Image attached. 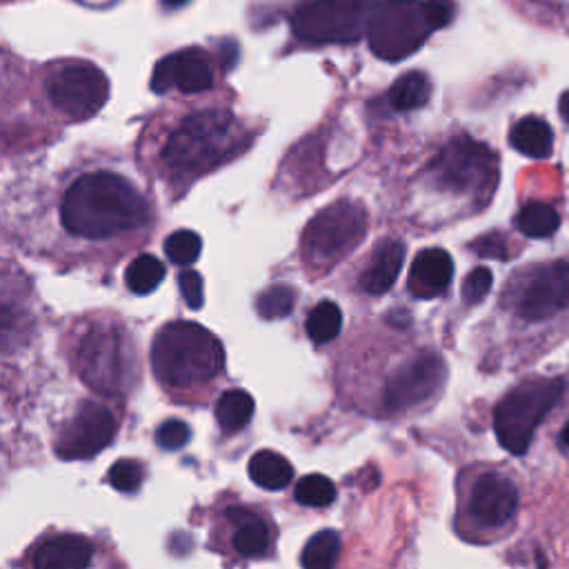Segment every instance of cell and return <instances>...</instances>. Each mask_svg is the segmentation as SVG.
<instances>
[{
    "mask_svg": "<svg viewBox=\"0 0 569 569\" xmlns=\"http://www.w3.org/2000/svg\"><path fill=\"white\" fill-rule=\"evenodd\" d=\"M296 501L307 507H327L336 501V485L327 476L309 474L296 485Z\"/></svg>",
    "mask_w": 569,
    "mask_h": 569,
    "instance_id": "cell-29",
    "label": "cell"
},
{
    "mask_svg": "<svg viewBox=\"0 0 569 569\" xmlns=\"http://www.w3.org/2000/svg\"><path fill=\"white\" fill-rule=\"evenodd\" d=\"M76 369L85 385L107 398H123L138 383L134 341L123 327L89 329L76 349Z\"/></svg>",
    "mask_w": 569,
    "mask_h": 569,
    "instance_id": "cell-4",
    "label": "cell"
},
{
    "mask_svg": "<svg viewBox=\"0 0 569 569\" xmlns=\"http://www.w3.org/2000/svg\"><path fill=\"white\" fill-rule=\"evenodd\" d=\"M307 336L312 338L316 345L332 343L334 338L341 334L343 327V312L341 307L332 301H321L314 305L312 312L307 316Z\"/></svg>",
    "mask_w": 569,
    "mask_h": 569,
    "instance_id": "cell-24",
    "label": "cell"
},
{
    "mask_svg": "<svg viewBox=\"0 0 569 569\" xmlns=\"http://www.w3.org/2000/svg\"><path fill=\"white\" fill-rule=\"evenodd\" d=\"M432 181L458 194L492 192L498 176V158L492 149L469 136L449 141L429 167Z\"/></svg>",
    "mask_w": 569,
    "mask_h": 569,
    "instance_id": "cell-9",
    "label": "cell"
},
{
    "mask_svg": "<svg viewBox=\"0 0 569 569\" xmlns=\"http://www.w3.org/2000/svg\"><path fill=\"white\" fill-rule=\"evenodd\" d=\"M558 112H561L563 121L569 125V89L561 96V101H558Z\"/></svg>",
    "mask_w": 569,
    "mask_h": 569,
    "instance_id": "cell-37",
    "label": "cell"
},
{
    "mask_svg": "<svg viewBox=\"0 0 569 569\" xmlns=\"http://www.w3.org/2000/svg\"><path fill=\"white\" fill-rule=\"evenodd\" d=\"M212 85L214 69L203 49H181L165 56L154 67L152 89L156 94H165L169 89H178L183 94H201L212 89Z\"/></svg>",
    "mask_w": 569,
    "mask_h": 569,
    "instance_id": "cell-14",
    "label": "cell"
},
{
    "mask_svg": "<svg viewBox=\"0 0 569 569\" xmlns=\"http://www.w3.org/2000/svg\"><path fill=\"white\" fill-rule=\"evenodd\" d=\"M247 472L258 487L269 489V492H278V489H285L289 483H292L294 467L278 452L261 449V452H256L252 456V461L247 465Z\"/></svg>",
    "mask_w": 569,
    "mask_h": 569,
    "instance_id": "cell-21",
    "label": "cell"
},
{
    "mask_svg": "<svg viewBox=\"0 0 569 569\" xmlns=\"http://www.w3.org/2000/svg\"><path fill=\"white\" fill-rule=\"evenodd\" d=\"M432 96V85L423 72H407L396 78L392 89H389V103L396 112H414L427 105Z\"/></svg>",
    "mask_w": 569,
    "mask_h": 569,
    "instance_id": "cell-22",
    "label": "cell"
},
{
    "mask_svg": "<svg viewBox=\"0 0 569 569\" xmlns=\"http://www.w3.org/2000/svg\"><path fill=\"white\" fill-rule=\"evenodd\" d=\"M561 436H563V443L569 447V423L565 425V429H563V434H561Z\"/></svg>",
    "mask_w": 569,
    "mask_h": 569,
    "instance_id": "cell-39",
    "label": "cell"
},
{
    "mask_svg": "<svg viewBox=\"0 0 569 569\" xmlns=\"http://www.w3.org/2000/svg\"><path fill=\"white\" fill-rule=\"evenodd\" d=\"M474 249L478 254L501 258V261H505L507 258V241H505V236H501V234H487L483 238H478V241L474 243Z\"/></svg>",
    "mask_w": 569,
    "mask_h": 569,
    "instance_id": "cell-36",
    "label": "cell"
},
{
    "mask_svg": "<svg viewBox=\"0 0 569 569\" xmlns=\"http://www.w3.org/2000/svg\"><path fill=\"white\" fill-rule=\"evenodd\" d=\"M92 556L94 547L85 536H54L36 549L34 569H89Z\"/></svg>",
    "mask_w": 569,
    "mask_h": 569,
    "instance_id": "cell-17",
    "label": "cell"
},
{
    "mask_svg": "<svg viewBox=\"0 0 569 569\" xmlns=\"http://www.w3.org/2000/svg\"><path fill=\"white\" fill-rule=\"evenodd\" d=\"M189 441H192V429H189L187 423L178 421V418H169L156 432V443L167 449V452L183 449Z\"/></svg>",
    "mask_w": 569,
    "mask_h": 569,
    "instance_id": "cell-32",
    "label": "cell"
},
{
    "mask_svg": "<svg viewBox=\"0 0 569 569\" xmlns=\"http://www.w3.org/2000/svg\"><path fill=\"white\" fill-rule=\"evenodd\" d=\"M565 392L563 378H538L514 387L494 409V432L509 454H527L543 418Z\"/></svg>",
    "mask_w": 569,
    "mask_h": 569,
    "instance_id": "cell-5",
    "label": "cell"
},
{
    "mask_svg": "<svg viewBox=\"0 0 569 569\" xmlns=\"http://www.w3.org/2000/svg\"><path fill=\"white\" fill-rule=\"evenodd\" d=\"M116 427V418L105 405L87 401L58 436L56 454L65 461L94 458L114 441Z\"/></svg>",
    "mask_w": 569,
    "mask_h": 569,
    "instance_id": "cell-12",
    "label": "cell"
},
{
    "mask_svg": "<svg viewBox=\"0 0 569 569\" xmlns=\"http://www.w3.org/2000/svg\"><path fill=\"white\" fill-rule=\"evenodd\" d=\"M161 3H163L165 7H169V9H176V7H183V5H187L189 0H161Z\"/></svg>",
    "mask_w": 569,
    "mask_h": 569,
    "instance_id": "cell-38",
    "label": "cell"
},
{
    "mask_svg": "<svg viewBox=\"0 0 569 569\" xmlns=\"http://www.w3.org/2000/svg\"><path fill=\"white\" fill-rule=\"evenodd\" d=\"M178 287H181V294L185 298V303L192 309H201L205 303V285L203 276L198 272H183L178 276Z\"/></svg>",
    "mask_w": 569,
    "mask_h": 569,
    "instance_id": "cell-34",
    "label": "cell"
},
{
    "mask_svg": "<svg viewBox=\"0 0 569 569\" xmlns=\"http://www.w3.org/2000/svg\"><path fill=\"white\" fill-rule=\"evenodd\" d=\"M296 305V289L287 283H276L272 287H267L265 292L258 296L256 309L263 318H285L294 312Z\"/></svg>",
    "mask_w": 569,
    "mask_h": 569,
    "instance_id": "cell-28",
    "label": "cell"
},
{
    "mask_svg": "<svg viewBox=\"0 0 569 569\" xmlns=\"http://www.w3.org/2000/svg\"><path fill=\"white\" fill-rule=\"evenodd\" d=\"M494 283V276L489 272L487 267H476L469 272V276L465 278L463 283V298L465 303L469 305H476L485 301V296L489 294V289H492Z\"/></svg>",
    "mask_w": 569,
    "mask_h": 569,
    "instance_id": "cell-33",
    "label": "cell"
},
{
    "mask_svg": "<svg viewBox=\"0 0 569 569\" xmlns=\"http://www.w3.org/2000/svg\"><path fill=\"white\" fill-rule=\"evenodd\" d=\"M236 118L225 109L192 114L169 136L163 163L178 176H201L243 149Z\"/></svg>",
    "mask_w": 569,
    "mask_h": 569,
    "instance_id": "cell-3",
    "label": "cell"
},
{
    "mask_svg": "<svg viewBox=\"0 0 569 569\" xmlns=\"http://www.w3.org/2000/svg\"><path fill=\"white\" fill-rule=\"evenodd\" d=\"M516 314L525 321H547L569 305V263L538 267L516 294Z\"/></svg>",
    "mask_w": 569,
    "mask_h": 569,
    "instance_id": "cell-13",
    "label": "cell"
},
{
    "mask_svg": "<svg viewBox=\"0 0 569 569\" xmlns=\"http://www.w3.org/2000/svg\"><path fill=\"white\" fill-rule=\"evenodd\" d=\"M445 383V363L434 352H421L398 367L385 385V407L389 412H407L427 403Z\"/></svg>",
    "mask_w": 569,
    "mask_h": 569,
    "instance_id": "cell-11",
    "label": "cell"
},
{
    "mask_svg": "<svg viewBox=\"0 0 569 569\" xmlns=\"http://www.w3.org/2000/svg\"><path fill=\"white\" fill-rule=\"evenodd\" d=\"M454 276V261L445 249H423L412 265V289L416 296H438L449 287Z\"/></svg>",
    "mask_w": 569,
    "mask_h": 569,
    "instance_id": "cell-18",
    "label": "cell"
},
{
    "mask_svg": "<svg viewBox=\"0 0 569 569\" xmlns=\"http://www.w3.org/2000/svg\"><path fill=\"white\" fill-rule=\"evenodd\" d=\"M367 232V212L354 201H338L321 209L303 236L307 263L329 269L352 252Z\"/></svg>",
    "mask_w": 569,
    "mask_h": 569,
    "instance_id": "cell-7",
    "label": "cell"
},
{
    "mask_svg": "<svg viewBox=\"0 0 569 569\" xmlns=\"http://www.w3.org/2000/svg\"><path fill=\"white\" fill-rule=\"evenodd\" d=\"M378 0H301L292 16L294 34L305 43H356L369 32Z\"/></svg>",
    "mask_w": 569,
    "mask_h": 569,
    "instance_id": "cell-6",
    "label": "cell"
},
{
    "mask_svg": "<svg viewBox=\"0 0 569 569\" xmlns=\"http://www.w3.org/2000/svg\"><path fill=\"white\" fill-rule=\"evenodd\" d=\"M45 89L52 105L72 121H87L109 98L107 76L92 63H58L45 78Z\"/></svg>",
    "mask_w": 569,
    "mask_h": 569,
    "instance_id": "cell-10",
    "label": "cell"
},
{
    "mask_svg": "<svg viewBox=\"0 0 569 569\" xmlns=\"http://www.w3.org/2000/svg\"><path fill=\"white\" fill-rule=\"evenodd\" d=\"M518 507V489L507 476L487 472L478 478L469 496V514L483 527H501L512 521Z\"/></svg>",
    "mask_w": 569,
    "mask_h": 569,
    "instance_id": "cell-15",
    "label": "cell"
},
{
    "mask_svg": "<svg viewBox=\"0 0 569 569\" xmlns=\"http://www.w3.org/2000/svg\"><path fill=\"white\" fill-rule=\"evenodd\" d=\"M216 421L225 432H238L243 429L254 414V398L243 389H227L216 401Z\"/></svg>",
    "mask_w": 569,
    "mask_h": 569,
    "instance_id": "cell-23",
    "label": "cell"
},
{
    "mask_svg": "<svg viewBox=\"0 0 569 569\" xmlns=\"http://www.w3.org/2000/svg\"><path fill=\"white\" fill-rule=\"evenodd\" d=\"M509 145H512L518 154L527 158H536V161H545L554 152V132L543 118L538 116H525L509 132Z\"/></svg>",
    "mask_w": 569,
    "mask_h": 569,
    "instance_id": "cell-20",
    "label": "cell"
},
{
    "mask_svg": "<svg viewBox=\"0 0 569 569\" xmlns=\"http://www.w3.org/2000/svg\"><path fill=\"white\" fill-rule=\"evenodd\" d=\"M227 518L234 525L232 545L241 556L256 558L263 556L269 549V527L261 516L254 514L252 509L232 507L227 512Z\"/></svg>",
    "mask_w": 569,
    "mask_h": 569,
    "instance_id": "cell-19",
    "label": "cell"
},
{
    "mask_svg": "<svg viewBox=\"0 0 569 569\" xmlns=\"http://www.w3.org/2000/svg\"><path fill=\"white\" fill-rule=\"evenodd\" d=\"M61 221L69 234L103 241L143 227L149 221V205L127 178L114 172H92L65 192Z\"/></svg>",
    "mask_w": 569,
    "mask_h": 569,
    "instance_id": "cell-1",
    "label": "cell"
},
{
    "mask_svg": "<svg viewBox=\"0 0 569 569\" xmlns=\"http://www.w3.org/2000/svg\"><path fill=\"white\" fill-rule=\"evenodd\" d=\"M223 365V343L198 323H169L152 343L154 374L167 387L203 385L221 374Z\"/></svg>",
    "mask_w": 569,
    "mask_h": 569,
    "instance_id": "cell-2",
    "label": "cell"
},
{
    "mask_svg": "<svg viewBox=\"0 0 569 569\" xmlns=\"http://www.w3.org/2000/svg\"><path fill=\"white\" fill-rule=\"evenodd\" d=\"M107 481L114 489H118V492L132 494L143 483V467L138 465L136 461L123 458V461H116L112 465V469H109Z\"/></svg>",
    "mask_w": 569,
    "mask_h": 569,
    "instance_id": "cell-31",
    "label": "cell"
},
{
    "mask_svg": "<svg viewBox=\"0 0 569 569\" xmlns=\"http://www.w3.org/2000/svg\"><path fill=\"white\" fill-rule=\"evenodd\" d=\"M338 556H341V536L334 529H323L309 538L301 561L305 569H334Z\"/></svg>",
    "mask_w": 569,
    "mask_h": 569,
    "instance_id": "cell-26",
    "label": "cell"
},
{
    "mask_svg": "<svg viewBox=\"0 0 569 569\" xmlns=\"http://www.w3.org/2000/svg\"><path fill=\"white\" fill-rule=\"evenodd\" d=\"M405 263V245L396 238H385L376 245L372 261L361 276L363 292L369 296H383L394 287Z\"/></svg>",
    "mask_w": 569,
    "mask_h": 569,
    "instance_id": "cell-16",
    "label": "cell"
},
{
    "mask_svg": "<svg viewBox=\"0 0 569 569\" xmlns=\"http://www.w3.org/2000/svg\"><path fill=\"white\" fill-rule=\"evenodd\" d=\"M203 241L201 236L192 229H178V232L169 234L165 241V254L176 265H189L201 256Z\"/></svg>",
    "mask_w": 569,
    "mask_h": 569,
    "instance_id": "cell-30",
    "label": "cell"
},
{
    "mask_svg": "<svg viewBox=\"0 0 569 569\" xmlns=\"http://www.w3.org/2000/svg\"><path fill=\"white\" fill-rule=\"evenodd\" d=\"M163 278H165V265L152 254L136 256L125 272V283L129 287V292H134L138 296L152 294L154 289L163 283Z\"/></svg>",
    "mask_w": 569,
    "mask_h": 569,
    "instance_id": "cell-25",
    "label": "cell"
},
{
    "mask_svg": "<svg viewBox=\"0 0 569 569\" xmlns=\"http://www.w3.org/2000/svg\"><path fill=\"white\" fill-rule=\"evenodd\" d=\"M429 34L425 0H378L367 32L372 52L389 63L412 56Z\"/></svg>",
    "mask_w": 569,
    "mask_h": 569,
    "instance_id": "cell-8",
    "label": "cell"
},
{
    "mask_svg": "<svg viewBox=\"0 0 569 569\" xmlns=\"http://www.w3.org/2000/svg\"><path fill=\"white\" fill-rule=\"evenodd\" d=\"M516 225L527 238H549L561 225V216L556 214L554 207L545 203H529L518 214Z\"/></svg>",
    "mask_w": 569,
    "mask_h": 569,
    "instance_id": "cell-27",
    "label": "cell"
},
{
    "mask_svg": "<svg viewBox=\"0 0 569 569\" xmlns=\"http://www.w3.org/2000/svg\"><path fill=\"white\" fill-rule=\"evenodd\" d=\"M425 14L432 32H436L454 21L456 5L454 0H425Z\"/></svg>",
    "mask_w": 569,
    "mask_h": 569,
    "instance_id": "cell-35",
    "label": "cell"
}]
</instances>
